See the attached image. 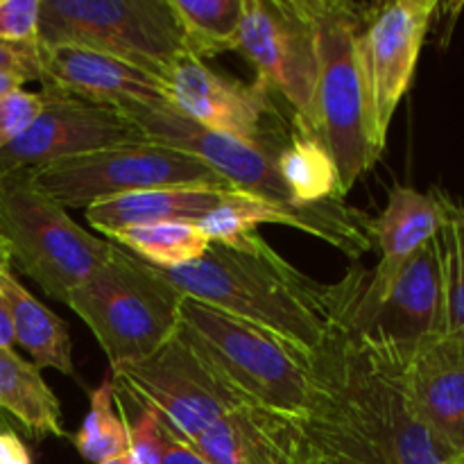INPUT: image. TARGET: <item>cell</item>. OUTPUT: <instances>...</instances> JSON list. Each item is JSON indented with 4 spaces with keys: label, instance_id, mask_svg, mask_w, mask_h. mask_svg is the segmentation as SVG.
I'll list each match as a JSON object with an SVG mask.
<instances>
[{
    "label": "cell",
    "instance_id": "6da1fadb",
    "mask_svg": "<svg viewBox=\"0 0 464 464\" xmlns=\"http://www.w3.org/2000/svg\"><path fill=\"white\" fill-rule=\"evenodd\" d=\"M320 399L304 424L320 451L352 464H449L451 453L426 429L399 376L334 334L315 356Z\"/></svg>",
    "mask_w": 464,
    "mask_h": 464
},
{
    "label": "cell",
    "instance_id": "7a4b0ae2",
    "mask_svg": "<svg viewBox=\"0 0 464 464\" xmlns=\"http://www.w3.org/2000/svg\"><path fill=\"white\" fill-rule=\"evenodd\" d=\"M154 270L184 297L272 331L313 356L335 334L334 284L299 272L261 234L243 247L211 243L188 266Z\"/></svg>",
    "mask_w": 464,
    "mask_h": 464
},
{
    "label": "cell",
    "instance_id": "3957f363",
    "mask_svg": "<svg viewBox=\"0 0 464 464\" xmlns=\"http://www.w3.org/2000/svg\"><path fill=\"white\" fill-rule=\"evenodd\" d=\"M179 334L240 403L311 420L320 399L313 353L190 297L181 302Z\"/></svg>",
    "mask_w": 464,
    "mask_h": 464
},
{
    "label": "cell",
    "instance_id": "277c9868",
    "mask_svg": "<svg viewBox=\"0 0 464 464\" xmlns=\"http://www.w3.org/2000/svg\"><path fill=\"white\" fill-rule=\"evenodd\" d=\"M335 288V334L383 370L401 367L442 335L444 293L438 238L420 249L390 284L376 285L352 267Z\"/></svg>",
    "mask_w": 464,
    "mask_h": 464
},
{
    "label": "cell",
    "instance_id": "5b68a950",
    "mask_svg": "<svg viewBox=\"0 0 464 464\" xmlns=\"http://www.w3.org/2000/svg\"><path fill=\"white\" fill-rule=\"evenodd\" d=\"M304 5L315 32L317 82L311 127L302 134L329 150L344 198L381 159L372 148L361 63V36L376 5L353 0H304Z\"/></svg>",
    "mask_w": 464,
    "mask_h": 464
},
{
    "label": "cell",
    "instance_id": "8992f818",
    "mask_svg": "<svg viewBox=\"0 0 464 464\" xmlns=\"http://www.w3.org/2000/svg\"><path fill=\"white\" fill-rule=\"evenodd\" d=\"M184 295L111 240V252L66 304L91 329L111 370L143 361L179 334Z\"/></svg>",
    "mask_w": 464,
    "mask_h": 464
},
{
    "label": "cell",
    "instance_id": "52a82bcc",
    "mask_svg": "<svg viewBox=\"0 0 464 464\" xmlns=\"http://www.w3.org/2000/svg\"><path fill=\"white\" fill-rule=\"evenodd\" d=\"M0 236L12 266L25 272L48 297L63 304L111 252V240L77 225L66 208L32 186L25 172L3 175Z\"/></svg>",
    "mask_w": 464,
    "mask_h": 464
},
{
    "label": "cell",
    "instance_id": "ba28073f",
    "mask_svg": "<svg viewBox=\"0 0 464 464\" xmlns=\"http://www.w3.org/2000/svg\"><path fill=\"white\" fill-rule=\"evenodd\" d=\"M54 44L111 54L159 80L186 54L170 0H41L39 45Z\"/></svg>",
    "mask_w": 464,
    "mask_h": 464
},
{
    "label": "cell",
    "instance_id": "9c48e42d",
    "mask_svg": "<svg viewBox=\"0 0 464 464\" xmlns=\"http://www.w3.org/2000/svg\"><path fill=\"white\" fill-rule=\"evenodd\" d=\"M25 175L39 193L66 211L140 190L229 188L195 157L152 140L66 159Z\"/></svg>",
    "mask_w": 464,
    "mask_h": 464
},
{
    "label": "cell",
    "instance_id": "30bf717a",
    "mask_svg": "<svg viewBox=\"0 0 464 464\" xmlns=\"http://www.w3.org/2000/svg\"><path fill=\"white\" fill-rule=\"evenodd\" d=\"M118 390L157 412L181 442L193 444L218 420L243 406L177 334L143 361L111 370Z\"/></svg>",
    "mask_w": 464,
    "mask_h": 464
},
{
    "label": "cell",
    "instance_id": "8fae6325",
    "mask_svg": "<svg viewBox=\"0 0 464 464\" xmlns=\"http://www.w3.org/2000/svg\"><path fill=\"white\" fill-rule=\"evenodd\" d=\"M236 53L243 54L272 95L293 107V125L313 121L317 82L315 32L304 0H243Z\"/></svg>",
    "mask_w": 464,
    "mask_h": 464
},
{
    "label": "cell",
    "instance_id": "7c38bea8",
    "mask_svg": "<svg viewBox=\"0 0 464 464\" xmlns=\"http://www.w3.org/2000/svg\"><path fill=\"white\" fill-rule=\"evenodd\" d=\"M121 111L143 131L145 139L190 154L202 161L208 170L216 172L231 190L254 195L290 211L304 208L290 198L276 168V159L284 148L249 143V140L207 130L181 116L168 102L130 104Z\"/></svg>",
    "mask_w": 464,
    "mask_h": 464
},
{
    "label": "cell",
    "instance_id": "4fadbf2b",
    "mask_svg": "<svg viewBox=\"0 0 464 464\" xmlns=\"http://www.w3.org/2000/svg\"><path fill=\"white\" fill-rule=\"evenodd\" d=\"M440 5L435 0H397L376 5L361 36V63L367 93V125L374 152L383 154L390 122L408 93L417 62Z\"/></svg>",
    "mask_w": 464,
    "mask_h": 464
},
{
    "label": "cell",
    "instance_id": "5bb4252c",
    "mask_svg": "<svg viewBox=\"0 0 464 464\" xmlns=\"http://www.w3.org/2000/svg\"><path fill=\"white\" fill-rule=\"evenodd\" d=\"M161 82L168 104L207 130L270 148H284L293 134L261 82L231 80L190 54H181Z\"/></svg>",
    "mask_w": 464,
    "mask_h": 464
},
{
    "label": "cell",
    "instance_id": "9a60e30c",
    "mask_svg": "<svg viewBox=\"0 0 464 464\" xmlns=\"http://www.w3.org/2000/svg\"><path fill=\"white\" fill-rule=\"evenodd\" d=\"M45 107L18 140L0 150V175L30 172L50 163L84 157L100 150L145 143V134L109 104L41 91Z\"/></svg>",
    "mask_w": 464,
    "mask_h": 464
},
{
    "label": "cell",
    "instance_id": "2e32d148",
    "mask_svg": "<svg viewBox=\"0 0 464 464\" xmlns=\"http://www.w3.org/2000/svg\"><path fill=\"white\" fill-rule=\"evenodd\" d=\"M39 57L41 91L48 93L118 109L168 102L166 86L157 75L111 54L72 44H54L39 45Z\"/></svg>",
    "mask_w": 464,
    "mask_h": 464
},
{
    "label": "cell",
    "instance_id": "e0dca14e",
    "mask_svg": "<svg viewBox=\"0 0 464 464\" xmlns=\"http://www.w3.org/2000/svg\"><path fill=\"white\" fill-rule=\"evenodd\" d=\"M207 464H311L304 421L243 403L188 444Z\"/></svg>",
    "mask_w": 464,
    "mask_h": 464
},
{
    "label": "cell",
    "instance_id": "ac0fdd59",
    "mask_svg": "<svg viewBox=\"0 0 464 464\" xmlns=\"http://www.w3.org/2000/svg\"><path fill=\"white\" fill-rule=\"evenodd\" d=\"M417 417L453 458L464 456V347L440 338L426 343L399 372Z\"/></svg>",
    "mask_w": 464,
    "mask_h": 464
},
{
    "label": "cell",
    "instance_id": "d6986e66",
    "mask_svg": "<svg viewBox=\"0 0 464 464\" xmlns=\"http://www.w3.org/2000/svg\"><path fill=\"white\" fill-rule=\"evenodd\" d=\"M453 207L456 202L440 188L421 193L411 186H392L385 208L372 220V240L381 256L367 272L370 284L376 288L390 284L424 245L438 238Z\"/></svg>",
    "mask_w": 464,
    "mask_h": 464
},
{
    "label": "cell",
    "instance_id": "ffe728a7",
    "mask_svg": "<svg viewBox=\"0 0 464 464\" xmlns=\"http://www.w3.org/2000/svg\"><path fill=\"white\" fill-rule=\"evenodd\" d=\"M231 188H159L102 199L84 208V218L100 234L113 236L127 227L199 225Z\"/></svg>",
    "mask_w": 464,
    "mask_h": 464
},
{
    "label": "cell",
    "instance_id": "44dd1931",
    "mask_svg": "<svg viewBox=\"0 0 464 464\" xmlns=\"http://www.w3.org/2000/svg\"><path fill=\"white\" fill-rule=\"evenodd\" d=\"M0 299L7 306L18 347L30 353L39 370L75 376L72 343L62 317L39 302L12 272V263L0 261Z\"/></svg>",
    "mask_w": 464,
    "mask_h": 464
},
{
    "label": "cell",
    "instance_id": "7402d4cb",
    "mask_svg": "<svg viewBox=\"0 0 464 464\" xmlns=\"http://www.w3.org/2000/svg\"><path fill=\"white\" fill-rule=\"evenodd\" d=\"M0 412L34 438H66L62 406L41 370L14 349H0Z\"/></svg>",
    "mask_w": 464,
    "mask_h": 464
},
{
    "label": "cell",
    "instance_id": "603a6c76",
    "mask_svg": "<svg viewBox=\"0 0 464 464\" xmlns=\"http://www.w3.org/2000/svg\"><path fill=\"white\" fill-rule=\"evenodd\" d=\"M276 168L299 207H313L340 195V172L329 150L313 136L293 130L279 152Z\"/></svg>",
    "mask_w": 464,
    "mask_h": 464
},
{
    "label": "cell",
    "instance_id": "cb8c5ba5",
    "mask_svg": "<svg viewBox=\"0 0 464 464\" xmlns=\"http://www.w3.org/2000/svg\"><path fill=\"white\" fill-rule=\"evenodd\" d=\"M181 34L184 53L208 59L236 48L243 0H170Z\"/></svg>",
    "mask_w": 464,
    "mask_h": 464
},
{
    "label": "cell",
    "instance_id": "d4e9b609",
    "mask_svg": "<svg viewBox=\"0 0 464 464\" xmlns=\"http://www.w3.org/2000/svg\"><path fill=\"white\" fill-rule=\"evenodd\" d=\"M116 245L161 270L188 266L204 256L211 240L198 225L163 222V225L127 227L111 236Z\"/></svg>",
    "mask_w": 464,
    "mask_h": 464
},
{
    "label": "cell",
    "instance_id": "484cf974",
    "mask_svg": "<svg viewBox=\"0 0 464 464\" xmlns=\"http://www.w3.org/2000/svg\"><path fill=\"white\" fill-rule=\"evenodd\" d=\"M118 388L111 376L89 392V412L72 442L80 456L89 462H104L130 453V429L127 420L116 411Z\"/></svg>",
    "mask_w": 464,
    "mask_h": 464
},
{
    "label": "cell",
    "instance_id": "4316f807",
    "mask_svg": "<svg viewBox=\"0 0 464 464\" xmlns=\"http://www.w3.org/2000/svg\"><path fill=\"white\" fill-rule=\"evenodd\" d=\"M458 211L460 207L456 204L447 227L438 234V245L442 256V335L464 347V227Z\"/></svg>",
    "mask_w": 464,
    "mask_h": 464
},
{
    "label": "cell",
    "instance_id": "83f0119b",
    "mask_svg": "<svg viewBox=\"0 0 464 464\" xmlns=\"http://www.w3.org/2000/svg\"><path fill=\"white\" fill-rule=\"evenodd\" d=\"M45 107L44 93L32 91H14V93L0 98V150L21 139Z\"/></svg>",
    "mask_w": 464,
    "mask_h": 464
},
{
    "label": "cell",
    "instance_id": "f1b7e54d",
    "mask_svg": "<svg viewBox=\"0 0 464 464\" xmlns=\"http://www.w3.org/2000/svg\"><path fill=\"white\" fill-rule=\"evenodd\" d=\"M130 429V456L136 464H161L168 430L157 412L140 406L139 415L127 421Z\"/></svg>",
    "mask_w": 464,
    "mask_h": 464
},
{
    "label": "cell",
    "instance_id": "f546056e",
    "mask_svg": "<svg viewBox=\"0 0 464 464\" xmlns=\"http://www.w3.org/2000/svg\"><path fill=\"white\" fill-rule=\"evenodd\" d=\"M41 0H0V41L39 44Z\"/></svg>",
    "mask_w": 464,
    "mask_h": 464
},
{
    "label": "cell",
    "instance_id": "4dcf8cb0",
    "mask_svg": "<svg viewBox=\"0 0 464 464\" xmlns=\"http://www.w3.org/2000/svg\"><path fill=\"white\" fill-rule=\"evenodd\" d=\"M0 71L18 72L27 82H41L39 44H3L0 41Z\"/></svg>",
    "mask_w": 464,
    "mask_h": 464
},
{
    "label": "cell",
    "instance_id": "1f68e13d",
    "mask_svg": "<svg viewBox=\"0 0 464 464\" xmlns=\"http://www.w3.org/2000/svg\"><path fill=\"white\" fill-rule=\"evenodd\" d=\"M0 464H32L27 444L7 426H0Z\"/></svg>",
    "mask_w": 464,
    "mask_h": 464
},
{
    "label": "cell",
    "instance_id": "d6a6232c",
    "mask_svg": "<svg viewBox=\"0 0 464 464\" xmlns=\"http://www.w3.org/2000/svg\"><path fill=\"white\" fill-rule=\"evenodd\" d=\"M168 430V426H166ZM161 464H207L193 449L188 447L186 442H181L179 438L168 430V438H166V451H163V460Z\"/></svg>",
    "mask_w": 464,
    "mask_h": 464
},
{
    "label": "cell",
    "instance_id": "836d02e7",
    "mask_svg": "<svg viewBox=\"0 0 464 464\" xmlns=\"http://www.w3.org/2000/svg\"><path fill=\"white\" fill-rule=\"evenodd\" d=\"M14 344H16V335H14L12 317H9L5 302L0 299V349H14Z\"/></svg>",
    "mask_w": 464,
    "mask_h": 464
},
{
    "label": "cell",
    "instance_id": "e575fe53",
    "mask_svg": "<svg viewBox=\"0 0 464 464\" xmlns=\"http://www.w3.org/2000/svg\"><path fill=\"white\" fill-rule=\"evenodd\" d=\"M25 77L18 75V72H9V71H0V98H5V95L14 93V91L23 89V84H25Z\"/></svg>",
    "mask_w": 464,
    "mask_h": 464
},
{
    "label": "cell",
    "instance_id": "d590c367",
    "mask_svg": "<svg viewBox=\"0 0 464 464\" xmlns=\"http://www.w3.org/2000/svg\"><path fill=\"white\" fill-rule=\"evenodd\" d=\"M311 464H352V462L343 460V458H338V456H331V453L320 451V449L315 447V456L311 458Z\"/></svg>",
    "mask_w": 464,
    "mask_h": 464
},
{
    "label": "cell",
    "instance_id": "8d00e7d4",
    "mask_svg": "<svg viewBox=\"0 0 464 464\" xmlns=\"http://www.w3.org/2000/svg\"><path fill=\"white\" fill-rule=\"evenodd\" d=\"M98 464H136L134 458L127 453V456H118V458H111V460H104V462H98Z\"/></svg>",
    "mask_w": 464,
    "mask_h": 464
},
{
    "label": "cell",
    "instance_id": "74e56055",
    "mask_svg": "<svg viewBox=\"0 0 464 464\" xmlns=\"http://www.w3.org/2000/svg\"><path fill=\"white\" fill-rule=\"evenodd\" d=\"M449 464H464V456L462 458H453V460Z\"/></svg>",
    "mask_w": 464,
    "mask_h": 464
},
{
    "label": "cell",
    "instance_id": "f35d334b",
    "mask_svg": "<svg viewBox=\"0 0 464 464\" xmlns=\"http://www.w3.org/2000/svg\"><path fill=\"white\" fill-rule=\"evenodd\" d=\"M458 216H460V222H462V227H464V208L460 207V211H458Z\"/></svg>",
    "mask_w": 464,
    "mask_h": 464
},
{
    "label": "cell",
    "instance_id": "ab89813d",
    "mask_svg": "<svg viewBox=\"0 0 464 464\" xmlns=\"http://www.w3.org/2000/svg\"><path fill=\"white\" fill-rule=\"evenodd\" d=\"M0 184H3V175H0ZM0 238H3V236H0Z\"/></svg>",
    "mask_w": 464,
    "mask_h": 464
}]
</instances>
